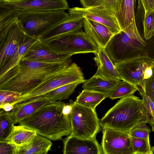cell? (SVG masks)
I'll list each match as a JSON object with an SVG mask.
<instances>
[{"label": "cell", "instance_id": "1", "mask_svg": "<svg viewBox=\"0 0 154 154\" xmlns=\"http://www.w3.org/2000/svg\"><path fill=\"white\" fill-rule=\"evenodd\" d=\"M72 63L71 59L58 62L21 59L16 66L0 77V90L24 95Z\"/></svg>", "mask_w": 154, "mask_h": 154}, {"label": "cell", "instance_id": "2", "mask_svg": "<svg viewBox=\"0 0 154 154\" xmlns=\"http://www.w3.org/2000/svg\"><path fill=\"white\" fill-rule=\"evenodd\" d=\"M66 104L61 101L51 102L42 107L19 123L50 140H58L71 133L69 116L62 111Z\"/></svg>", "mask_w": 154, "mask_h": 154}, {"label": "cell", "instance_id": "3", "mask_svg": "<svg viewBox=\"0 0 154 154\" xmlns=\"http://www.w3.org/2000/svg\"><path fill=\"white\" fill-rule=\"evenodd\" d=\"M150 116L143 99L132 95L121 98L100 120L103 128L130 134L139 124L150 123Z\"/></svg>", "mask_w": 154, "mask_h": 154}, {"label": "cell", "instance_id": "4", "mask_svg": "<svg viewBox=\"0 0 154 154\" xmlns=\"http://www.w3.org/2000/svg\"><path fill=\"white\" fill-rule=\"evenodd\" d=\"M69 16L63 10L29 11L23 13L17 18L26 33L40 38Z\"/></svg>", "mask_w": 154, "mask_h": 154}, {"label": "cell", "instance_id": "5", "mask_svg": "<svg viewBox=\"0 0 154 154\" xmlns=\"http://www.w3.org/2000/svg\"><path fill=\"white\" fill-rule=\"evenodd\" d=\"M40 39L54 50L72 55L95 53L98 48L96 43L83 31L68 32Z\"/></svg>", "mask_w": 154, "mask_h": 154}, {"label": "cell", "instance_id": "6", "mask_svg": "<svg viewBox=\"0 0 154 154\" xmlns=\"http://www.w3.org/2000/svg\"><path fill=\"white\" fill-rule=\"evenodd\" d=\"M69 9L67 0H25L12 3L0 2V28L26 11Z\"/></svg>", "mask_w": 154, "mask_h": 154}, {"label": "cell", "instance_id": "7", "mask_svg": "<svg viewBox=\"0 0 154 154\" xmlns=\"http://www.w3.org/2000/svg\"><path fill=\"white\" fill-rule=\"evenodd\" d=\"M72 110L69 116L71 126L70 136L83 138L96 137L100 125L95 109L70 101Z\"/></svg>", "mask_w": 154, "mask_h": 154}, {"label": "cell", "instance_id": "8", "mask_svg": "<svg viewBox=\"0 0 154 154\" xmlns=\"http://www.w3.org/2000/svg\"><path fill=\"white\" fill-rule=\"evenodd\" d=\"M27 34L17 17L0 28V74L16 54Z\"/></svg>", "mask_w": 154, "mask_h": 154}, {"label": "cell", "instance_id": "9", "mask_svg": "<svg viewBox=\"0 0 154 154\" xmlns=\"http://www.w3.org/2000/svg\"><path fill=\"white\" fill-rule=\"evenodd\" d=\"M154 59L150 57H139L123 61L115 66L122 80L144 90L146 80L152 75Z\"/></svg>", "mask_w": 154, "mask_h": 154}, {"label": "cell", "instance_id": "10", "mask_svg": "<svg viewBox=\"0 0 154 154\" xmlns=\"http://www.w3.org/2000/svg\"><path fill=\"white\" fill-rule=\"evenodd\" d=\"M85 79L81 69L75 63L61 70L58 73L41 83L29 92L20 96L15 104L29 98L43 95L48 92L61 86Z\"/></svg>", "mask_w": 154, "mask_h": 154}, {"label": "cell", "instance_id": "11", "mask_svg": "<svg viewBox=\"0 0 154 154\" xmlns=\"http://www.w3.org/2000/svg\"><path fill=\"white\" fill-rule=\"evenodd\" d=\"M103 129V154H134L129 134L110 128Z\"/></svg>", "mask_w": 154, "mask_h": 154}, {"label": "cell", "instance_id": "12", "mask_svg": "<svg viewBox=\"0 0 154 154\" xmlns=\"http://www.w3.org/2000/svg\"><path fill=\"white\" fill-rule=\"evenodd\" d=\"M72 56L54 50L39 38L28 48L21 59L45 62H58L69 60Z\"/></svg>", "mask_w": 154, "mask_h": 154}, {"label": "cell", "instance_id": "13", "mask_svg": "<svg viewBox=\"0 0 154 154\" xmlns=\"http://www.w3.org/2000/svg\"><path fill=\"white\" fill-rule=\"evenodd\" d=\"M64 154H102L101 146L96 137L83 138L69 135L63 140Z\"/></svg>", "mask_w": 154, "mask_h": 154}, {"label": "cell", "instance_id": "14", "mask_svg": "<svg viewBox=\"0 0 154 154\" xmlns=\"http://www.w3.org/2000/svg\"><path fill=\"white\" fill-rule=\"evenodd\" d=\"M84 18L100 23L107 26L114 35L121 29L115 14L102 5L87 8L77 7Z\"/></svg>", "mask_w": 154, "mask_h": 154}, {"label": "cell", "instance_id": "15", "mask_svg": "<svg viewBox=\"0 0 154 154\" xmlns=\"http://www.w3.org/2000/svg\"><path fill=\"white\" fill-rule=\"evenodd\" d=\"M52 102L44 95L37 96L15 104L13 109L8 112L15 124L18 123L42 107Z\"/></svg>", "mask_w": 154, "mask_h": 154}, {"label": "cell", "instance_id": "16", "mask_svg": "<svg viewBox=\"0 0 154 154\" xmlns=\"http://www.w3.org/2000/svg\"><path fill=\"white\" fill-rule=\"evenodd\" d=\"M68 10L69 17L40 39L68 32L83 31L84 19L83 14L79 11L77 7L69 8Z\"/></svg>", "mask_w": 154, "mask_h": 154}, {"label": "cell", "instance_id": "17", "mask_svg": "<svg viewBox=\"0 0 154 154\" xmlns=\"http://www.w3.org/2000/svg\"><path fill=\"white\" fill-rule=\"evenodd\" d=\"M93 58L97 67L94 75L104 79L122 80L115 66L110 60L104 48L98 47Z\"/></svg>", "mask_w": 154, "mask_h": 154}, {"label": "cell", "instance_id": "18", "mask_svg": "<svg viewBox=\"0 0 154 154\" xmlns=\"http://www.w3.org/2000/svg\"><path fill=\"white\" fill-rule=\"evenodd\" d=\"M83 26L85 32L98 47L105 48L114 35L106 26L85 18Z\"/></svg>", "mask_w": 154, "mask_h": 154}, {"label": "cell", "instance_id": "19", "mask_svg": "<svg viewBox=\"0 0 154 154\" xmlns=\"http://www.w3.org/2000/svg\"><path fill=\"white\" fill-rule=\"evenodd\" d=\"M121 80L104 79L94 75L83 83V89L104 94L109 97Z\"/></svg>", "mask_w": 154, "mask_h": 154}, {"label": "cell", "instance_id": "20", "mask_svg": "<svg viewBox=\"0 0 154 154\" xmlns=\"http://www.w3.org/2000/svg\"><path fill=\"white\" fill-rule=\"evenodd\" d=\"M52 143L48 139L38 135L27 145L17 146L15 154H46Z\"/></svg>", "mask_w": 154, "mask_h": 154}, {"label": "cell", "instance_id": "21", "mask_svg": "<svg viewBox=\"0 0 154 154\" xmlns=\"http://www.w3.org/2000/svg\"><path fill=\"white\" fill-rule=\"evenodd\" d=\"M136 0H121L118 11L115 14L121 30L129 26L135 20V8Z\"/></svg>", "mask_w": 154, "mask_h": 154}, {"label": "cell", "instance_id": "22", "mask_svg": "<svg viewBox=\"0 0 154 154\" xmlns=\"http://www.w3.org/2000/svg\"><path fill=\"white\" fill-rule=\"evenodd\" d=\"M37 135L36 131L23 125H14L10 134L5 141L17 146H21L30 143Z\"/></svg>", "mask_w": 154, "mask_h": 154}, {"label": "cell", "instance_id": "23", "mask_svg": "<svg viewBox=\"0 0 154 154\" xmlns=\"http://www.w3.org/2000/svg\"><path fill=\"white\" fill-rule=\"evenodd\" d=\"M86 80L85 79L61 86L48 92L44 95L52 102L68 99L77 87Z\"/></svg>", "mask_w": 154, "mask_h": 154}, {"label": "cell", "instance_id": "24", "mask_svg": "<svg viewBox=\"0 0 154 154\" xmlns=\"http://www.w3.org/2000/svg\"><path fill=\"white\" fill-rule=\"evenodd\" d=\"M39 38L37 37L27 34L16 54L6 66L3 72L0 74V77L16 66L26 51Z\"/></svg>", "mask_w": 154, "mask_h": 154}, {"label": "cell", "instance_id": "25", "mask_svg": "<svg viewBox=\"0 0 154 154\" xmlns=\"http://www.w3.org/2000/svg\"><path fill=\"white\" fill-rule=\"evenodd\" d=\"M106 98L103 94L83 89L75 102L81 105L95 109L96 107Z\"/></svg>", "mask_w": 154, "mask_h": 154}, {"label": "cell", "instance_id": "26", "mask_svg": "<svg viewBox=\"0 0 154 154\" xmlns=\"http://www.w3.org/2000/svg\"><path fill=\"white\" fill-rule=\"evenodd\" d=\"M15 124L8 112L2 109L0 112V141H5L10 134Z\"/></svg>", "mask_w": 154, "mask_h": 154}, {"label": "cell", "instance_id": "27", "mask_svg": "<svg viewBox=\"0 0 154 154\" xmlns=\"http://www.w3.org/2000/svg\"><path fill=\"white\" fill-rule=\"evenodd\" d=\"M139 87L137 85L123 80L116 87L109 97L112 100L121 98L133 95Z\"/></svg>", "mask_w": 154, "mask_h": 154}, {"label": "cell", "instance_id": "28", "mask_svg": "<svg viewBox=\"0 0 154 154\" xmlns=\"http://www.w3.org/2000/svg\"><path fill=\"white\" fill-rule=\"evenodd\" d=\"M84 8L102 5L115 14L118 11L121 0H79Z\"/></svg>", "mask_w": 154, "mask_h": 154}, {"label": "cell", "instance_id": "29", "mask_svg": "<svg viewBox=\"0 0 154 154\" xmlns=\"http://www.w3.org/2000/svg\"><path fill=\"white\" fill-rule=\"evenodd\" d=\"M130 137L134 154H152L149 137L146 139Z\"/></svg>", "mask_w": 154, "mask_h": 154}, {"label": "cell", "instance_id": "30", "mask_svg": "<svg viewBox=\"0 0 154 154\" xmlns=\"http://www.w3.org/2000/svg\"><path fill=\"white\" fill-rule=\"evenodd\" d=\"M143 27L146 40H148L154 36V9L144 13Z\"/></svg>", "mask_w": 154, "mask_h": 154}, {"label": "cell", "instance_id": "31", "mask_svg": "<svg viewBox=\"0 0 154 154\" xmlns=\"http://www.w3.org/2000/svg\"><path fill=\"white\" fill-rule=\"evenodd\" d=\"M146 122H143L134 128L129 134L130 137L145 139L149 137L151 130L146 125Z\"/></svg>", "mask_w": 154, "mask_h": 154}, {"label": "cell", "instance_id": "32", "mask_svg": "<svg viewBox=\"0 0 154 154\" xmlns=\"http://www.w3.org/2000/svg\"><path fill=\"white\" fill-rule=\"evenodd\" d=\"M138 91L150 116V123L149 125L152 127V131H154V102L139 88Z\"/></svg>", "mask_w": 154, "mask_h": 154}, {"label": "cell", "instance_id": "33", "mask_svg": "<svg viewBox=\"0 0 154 154\" xmlns=\"http://www.w3.org/2000/svg\"><path fill=\"white\" fill-rule=\"evenodd\" d=\"M21 94L16 92L0 90V106L7 103L14 104Z\"/></svg>", "mask_w": 154, "mask_h": 154}, {"label": "cell", "instance_id": "34", "mask_svg": "<svg viewBox=\"0 0 154 154\" xmlns=\"http://www.w3.org/2000/svg\"><path fill=\"white\" fill-rule=\"evenodd\" d=\"M152 69V74L146 80L144 90L143 91L145 94L154 102V66Z\"/></svg>", "mask_w": 154, "mask_h": 154}, {"label": "cell", "instance_id": "35", "mask_svg": "<svg viewBox=\"0 0 154 154\" xmlns=\"http://www.w3.org/2000/svg\"><path fill=\"white\" fill-rule=\"evenodd\" d=\"M17 147L15 145L5 141H0V154H15Z\"/></svg>", "mask_w": 154, "mask_h": 154}, {"label": "cell", "instance_id": "36", "mask_svg": "<svg viewBox=\"0 0 154 154\" xmlns=\"http://www.w3.org/2000/svg\"><path fill=\"white\" fill-rule=\"evenodd\" d=\"M141 2L144 13L154 9V0H138Z\"/></svg>", "mask_w": 154, "mask_h": 154}, {"label": "cell", "instance_id": "37", "mask_svg": "<svg viewBox=\"0 0 154 154\" xmlns=\"http://www.w3.org/2000/svg\"><path fill=\"white\" fill-rule=\"evenodd\" d=\"M72 110V106L71 103L69 104H66L64 106L62 112L63 115L69 116Z\"/></svg>", "mask_w": 154, "mask_h": 154}, {"label": "cell", "instance_id": "38", "mask_svg": "<svg viewBox=\"0 0 154 154\" xmlns=\"http://www.w3.org/2000/svg\"><path fill=\"white\" fill-rule=\"evenodd\" d=\"M14 104L13 103H7L0 106L1 109H3L6 112L11 111L14 108Z\"/></svg>", "mask_w": 154, "mask_h": 154}, {"label": "cell", "instance_id": "39", "mask_svg": "<svg viewBox=\"0 0 154 154\" xmlns=\"http://www.w3.org/2000/svg\"><path fill=\"white\" fill-rule=\"evenodd\" d=\"M25 0H0V2L6 3H12L20 2Z\"/></svg>", "mask_w": 154, "mask_h": 154}, {"label": "cell", "instance_id": "40", "mask_svg": "<svg viewBox=\"0 0 154 154\" xmlns=\"http://www.w3.org/2000/svg\"><path fill=\"white\" fill-rule=\"evenodd\" d=\"M152 154H154V146L152 148Z\"/></svg>", "mask_w": 154, "mask_h": 154}]
</instances>
